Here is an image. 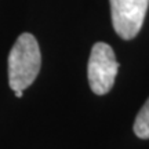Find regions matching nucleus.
I'll list each match as a JSON object with an SVG mask.
<instances>
[{
	"instance_id": "nucleus-1",
	"label": "nucleus",
	"mask_w": 149,
	"mask_h": 149,
	"mask_svg": "<svg viewBox=\"0 0 149 149\" xmlns=\"http://www.w3.org/2000/svg\"><path fill=\"white\" fill-rule=\"evenodd\" d=\"M42 55L36 37L22 33L8 55V84L14 91L25 90L32 84L40 70Z\"/></svg>"
},
{
	"instance_id": "nucleus-2",
	"label": "nucleus",
	"mask_w": 149,
	"mask_h": 149,
	"mask_svg": "<svg viewBox=\"0 0 149 149\" xmlns=\"http://www.w3.org/2000/svg\"><path fill=\"white\" fill-rule=\"evenodd\" d=\"M119 69L113 48L107 43H95L91 48L90 59L87 65V76L91 91L97 95L109 93L115 83Z\"/></svg>"
},
{
	"instance_id": "nucleus-3",
	"label": "nucleus",
	"mask_w": 149,
	"mask_h": 149,
	"mask_svg": "<svg viewBox=\"0 0 149 149\" xmlns=\"http://www.w3.org/2000/svg\"><path fill=\"white\" fill-rule=\"evenodd\" d=\"M112 24L119 36L131 40L142 28L149 0H109Z\"/></svg>"
},
{
	"instance_id": "nucleus-4",
	"label": "nucleus",
	"mask_w": 149,
	"mask_h": 149,
	"mask_svg": "<svg viewBox=\"0 0 149 149\" xmlns=\"http://www.w3.org/2000/svg\"><path fill=\"white\" fill-rule=\"evenodd\" d=\"M134 133L141 139L149 138V98L141 108L134 122Z\"/></svg>"
},
{
	"instance_id": "nucleus-5",
	"label": "nucleus",
	"mask_w": 149,
	"mask_h": 149,
	"mask_svg": "<svg viewBox=\"0 0 149 149\" xmlns=\"http://www.w3.org/2000/svg\"><path fill=\"white\" fill-rule=\"evenodd\" d=\"M15 95L18 97V98H21V97H22V90H17L15 91Z\"/></svg>"
}]
</instances>
